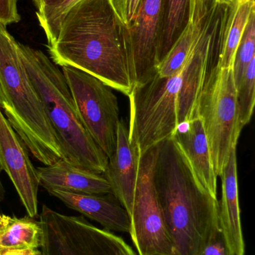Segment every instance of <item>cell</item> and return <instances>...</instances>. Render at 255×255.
Wrapping results in <instances>:
<instances>
[{
    "mask_svg": "<svg viewBox=\"0 0 255 255\" xmlns=\"http://www.w3.org/2000/svg\"><path fill=\"white\" fill-rule=\"evenodd\" d=\"M42 240L40 222L30 217L17 218L0 214V250L38 249Z\"/></svg>",
    "mask_w": 255,
    "mask_h": 255,
    "instance_id": "18",
    "label": "cell"
},
{
    "mask_svg": "<svg viewBox=\"0 0 255 255\" xmlns=\"http://www.w3.org/2000/svg\"><path fill=\"white\" fill-rule=\"evenodd\" d=\"M183 70V69H182ZM181 71L171 77L156 74L133 86L129 96V136L142 154L173 135L178 127V95Z\"/></svg>",
    "mask_w": 255,
    "mask_h": 255,
    "instance_id": "5",
    "label": "cell"
},
{
    "mask_svg": "<svg viewBox=\"0 0 255 255\" xmlns=\"http://www.w3.org/2000/svg\"><path fill=\"white\" fill-rule=\"evenodd\" d=\"M19 56L43 104L63 160L104 174L108 157L84 126L62 71L40 50L19 43Z\"/></svg>",
    "mask_w": 255,
    "mask_h": 255,
    "instance_id": "3",
    "label": "cell"
},
{
    "mask_svg": "<svg viewBox=\"0 0 255 255\" xmlns=\"http://www.w3.org/2000/svg\"><path fill=\"white\" fill-rule=\"evenodd\" d=\"M39 222L43 255H136L121 237L82 216L65 215L43 205Z\"/></svg>",
    "mask_w": 255,
    "mask_h": 255,
    "instance_id": "7",
    "label": "cell"
},
{
    "mask_svg": "<svg viewBox=\"0 0 255 255\" xmlns=\"http://www.w3.org/2000/svg\"><path fill=\"white\" fill-rule=\"evenodd\" d=\"M207 17L199 23L187 24L184 31L157 67V74L160 77H171L182 70L203 36Z\"/></svg>",
    "mask_w": 255,
    "mask_h": 255,
    "instance_id": "19",
    "label": "cell"
},
{
    "mask_svg": "<svg viewBox=\"0 0 255 255\" xmlns=\"http://www.w3.org/2000/svg\"><path fill=\"white\" fill-rule=\"evenodd\" d=\"M19 20L17 0H0V21L7 25L16 23Z\"/></svg>",
    "mask_w": 255,
    "mask_h": 255,
    "instance_id": "26",
    "label": "cell"
},
{
    "mask_svg": "<svg viewBox=\"0 0 255 255\" xmlns=\"http://www.w3.org/2000/svg\"><path fill=\"white\" fill-rule=\"evenodd\" d=\"M28 148L9 124L0 109V168L13 183L28 213L37 215L38 175L28 155Z\"/></svg>",
    "mask_w": 255,
    "mask_h": 255,
    "instance_id": "11",
    "label": "cell"
},
{
    "mask_svg": "<svg viewBox=\"0 0 255 255\" xmlns=\"http://www.w3.org/2000/svg\"><path fill=\"white\" fill-rule=\"evenodd\" d=\"M232 0H218L219 5H224V4H228Z\"/></svg>",
    "mask_w": 255,
    "mask_h": 255,
    "instance_id": "30",
    "label": "cell"
},
{
    "mask_svg": "<svg viewBox=\"0 0 255 255\" xmlns=\"http://www.w3.org/2000/svg\"><path fill=\"white\" fill-rule=\"evenodd\" d=\"M218 5V0H189L187 23L202 22Z\"/></svg>",
    "mask_w": 255,
    "mask_h": 255,
    "instance_id": "24",
    "label": "cell"
},
{
    "mask_svg": "<svg viewBox=\"0 0 255 255\" xmlns=\"http://www.w3.org/2000/svg\"><path fill=\"white\" fill-rule=\"evenodd\" d=\"M39 184L46 190H58L85 194H112L103 174L73 166L63 159L53 164L37 168Z\"/></svg>",
    "mask_w": 255,
    "mask_h": 255,
    "instance_id": "16",
    "label": "cell"
},
{
    "mask_svg": "<svg viewBox=\"0 0 255 255\" xmlns=\"http://www.w3.org/2000/svg\"><path fill=\"white\" fill-rule=\"evenodd\" d=\"M1 168H0V199H1V194H2V184L1 181Z\"/></svg>",
    "mask_w": 255,
    "mask_h": 255,
    "instance_id": "31",
    "label": "cell"
},
{
    "mask_svg": "<svg viewBox=\"0 0 255 255\" xmlns=\"http://www.w3.org/2000/svg\"><path fill=\"white\" fill-rule=\"evenodd\" d=\"M200 255H235L228 247L221 230L217 232Z\"/></svg>",
    "mask_w": 255,
    "mask_h": 255,
    "instance_id": "27",
    "label": "cell"
},
{
    "mask_svg": "<svg viewBox=\"0 0 255 255\" xmlns=\"http://www.w3.org/2000/svg\"><path fill=\"white\" fill-rule=\"evenodd\" d=\"M255 13L252 15L245 32L237 51L233 66L235 85H238L245 74L250 61L255 57Z\"/></svg>",
    "mask_w": 255,
    "mask_h": 255,
    "instance_id": "22",
    "label": "cell"
},
{
    "mask_svg": "<svg viewBox=\"0 0 255 255\" xmlns=\"http://www.w3.org/2000/svg\"><path fill=\"white\" fill-rule=\"evenodd\" d=\"M141 157L139 145L130 141L128 128L120 121L116 145L108 158L107 167L103 175L110 184L112 195L124 207L129 217L133 208Z\"/></svg>",
    "mask_w": 255,
    "mask_h": 255,
    "instance_id": "12",
    "label": "cell"
},
{
    "mask_svg": "<svg viewBox=\"0 0 255 255\" xmlns=\"http://www.w3.org/2000/svg\"><path fill=\"white\" fill-rule=\"evenodd\" d=\"M64 0H33L37 8V16H44L52 9L59 5Z\"/></svg>",
    "mask_w": 255,
    "mask_h": 255,
    "instance_id": "28",
    "label": "cell"
},
{
    "mask_svg": "<svg viewBox=\"0 0 255 255\" xmlns=\"http://www.w3.org/2000/svg\"><path fill=\"white\" fill-rule=\"evenodd\" d=\"M165 10L166 0H141L134 19L127 27L126 49L133 86L157 73Z\"/></svg>",
    "mask_w": 255,
    "mask_h": 255,
    "instance_id": "10",
    "label": "cell"
},
{
    "mask_svg": "<svg viewBox=\"0 0 255 255\" xmlns=\"http://www.w3.org/2000/svg\"><path fill=\"white\" fill-rule=\"evenodd\" d=\"M213 166L220 176L232 148L238 146L242 127L233 69L214 66L208 75L199 103Z\"/></svg>",
    "mask_w": 255,
    "mask_h": 255,
    "instance_id": "6",
    "label": "cell"
},
{
    "mask_svg": "<svg viewBox=\"0 0 255 255\" xmlns=\"http://www.w3.org/2000/svg\"><path fill=\"white\" fill-rule=\"evenodd\" d=\"M240 125L244 128L253 118L255 103V57L250 61L244 77L236 85Z\"/></svg>",
    "mask_w": 255,
    "mask_h": 255,
    "instance_id": "21",
    "label": "cell"
},
{
    "mask_svg": "<svg viewBox=\"0 0 255 255\" xmlns=\"http://www.w3.org/2000/svg\"><path fill=\"white\" fill-rule=\"evenodd\" d=\"M220 177L223 190L220 202V229L231 251L235 255H245L238 191L237 147L232 148Z\"/></svg>",
    "mask_w": 255,
    "mask_h": 255,
    "instance_id": "15",
    "label": "cell"
},
{
    "mask_svg": "<svg viewBox=\"0 0 255 255\" xmlns=\"http://www.w3.org/2000/svg\"><path fill=\"white\" fill-rule=\"evenodd\" d=\"M220 6L217 34L219 68L233 69L237 51L252 15L255 13V0H232Z\"/></svg>",
    "mask_w": 255,
    "mask_h": 255,
    "instance_id": "17",
    "label": "cell"
},
{
    "mask_svg": "<svg viewBox=\"0 0 255 255\" xmlns=\"http://www.w3.org/2000/svg\"><path fill=\"white\" fill-rule=\"evenodd\" d=\"M157 145L142 154L130 219L132 241L139 255H173L157 199L154 172Z\"/></svg>",
    "mask_w": 255,
    "mask_h": 255,
    "instance_id": "9",
    "label": "cell"
},
{
    "mask_svg": "<svg viewBox=\"0 0 255 255\" xmlns=\"http://www.w3.org/2000/svg\"><path fill=\"white\" fill-rule=\"evenodd\" d=\"M0 255H43L37 249L0 250Z\"/></svg>",
    "mask_w": 255,
    "mask_h": 255,
    "instance_id": "29",
    "label": "cell"
},
{
    "mask_svg": "<svg viewBox=\"0 0 255 255\" xmlns=\"http://www.w3.org/2000/svg\"><path fill=\"white\" fill-rule=\"evenodd\" d=\"M154 179L173 255H200L221 230L220 202L199 185L172 137L157 145Z\"/></svg>",
    "mask_w": 255,
    "mask_h": 255,
    "instance_id": "2",
    "label": "cell"
},
{
    "mask_svg": "<svg viewBox=\"0 0 255 255\" xmlns=\"http://www.w3.org/2000/svg\"><path fill=\"white\" fill-rule=\"evenodd\" d=\"M0 109L33 157L44 166L62 159L61 148L19 52L0 21Z\"/></svg>",
    "mask_w": 255,
    "mask_h": 255,
    "instance_id": "4",
    "label": "cell"
},
{
    "mask_svg": "<svg viewBox=\"0 0 255 255\" xmlns=\"http://www.w3.org/2000/svg\"><path fill=\"white\" fill-rule=\"evenodd\" d=\"M171 137L185 157L199 185L217 198V176L202 118L196 117L178 126Z\"/></svg>",
    "mask_w": 255,
    "mask_h": 255,
    "instance_id": "13",
    "label": "cell"
},
{
    "mask_svg": "<svg viewBox=\"0 0 255 255\" xmlns=\"http://www.w3.org/2000/svg\"><path fill=\"white\" fill-rule=\"evenodd\" d=\"M124 26L128 27L136 16L141 0H108Z\"/></svg>",
    "mask_w": 255,
    "mask_h": 255,
    "instance_id": "25",
    "label": "cell"
},
{
    "mask_svg": "<svg viewBox=\"0 0 255 255\" xmlns=\"http://www.w3.org/2000/svg\"><path fill=\"white\" fill-rule=\"evenodd\" d=\"M47 191L70 209L97 222L106 230L130 234V217L119 202L111 197L112 194H85L58 190Z\"/></svg>",
    "mask_w": 255,
    "mask_h": 255,
    "instance_id": "14",
    "label": "cell"
},
{
    "mask_svg": "<svg viewBox=\"0 0 255 255\" xmlns=\"http://www.w3.org/2000/svg\"><path fill=\"white\" fill-rule=\"evenodd\" d=\"M81 0H64L61 4L48 12L44 16L37 17L40 26L43 28L48 46L52 44L58 37L60 25L66 15L72 7H74Z\"/></svg>",
    "mask_w": 255,
    "mask_h": 255,
    "instance_id": "23",
    "label": "cell"
},
{
    "mask_svg": "<svg viewBox=\"0 0 255 255\" xmlns=\"http://www.w3.org/2000/svg\"><path fill=\"white\" fill-rule=\"evenodd\" d=\"M126 34L108 0H81L66 15L48 51L56 65L85 72L129 97L133 86Z\"/></svg>",
    "mask_w": 255,
    "mask_h": 255,
    "instance_id": "1",
    "label": "cell"
},
{
    "mask_svg": "<svg viewBox=\"0 0 255 255\" xmlns=\"http://www.w3.org/2000/svg\"><path fill=\"white\" fill-rule=\"evenodd\" d=\"M189 0H166L165 22L160 48V62L170 50L188 21Z\"/></svg>",
    "mask_w": 255,
    "mask_h": 255,
    "instance_id": "20",
    "label": "cell"
},
{
    "mask_svg": "<svg viewBox=\"0 0 255 255\" xmlns=\"http://www.w3.org/2000/svg\"><path fill=\"white\" fill-rule=\"evenodd\" d=\"M81 120L100 149L112 155L120 123L118 99L112 88L71 67H61Z\"/></svg>",
    "mask_w": 255,
    "mask_h": 255,
    "instance_id": "8",
    "label": "cell"
}]
</instances>
